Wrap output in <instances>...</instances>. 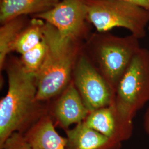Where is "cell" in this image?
Listing matches in <instances>:
<instances>
[{
	"label": "cell",
	"instance_id": "15",
	"mask_svg": "<svg viewBox=\"0 0 149 149\" xmlns=\"http://www.w3.org/2000/svg\"><path fill=\"white\" fill-rule=\"evenodd\" d=\"M47 53V44L43 39L36 47L21 55L20 61L27 72L36 74L42 67Z\"/></svg>",
	"mask_w": 149,
	"mask_h": 149
},
{
	"label": "cell",
	"instance_id": "17",
	"mask_svg": "<svg viewBox=\"0 0 149 149\" xmlns=\"http://www.w3.org/2000/svg\"><path fill=\"white\" fill-rule=\"evenodd\" d=\"M128 3L142 7L149 11V0H122Z\"/></svg>",
	"mask_w": 149,
	"mask_h": 149
},
{
	"label": "cell",
	"instance_id": "11",
	"mask_svg": "<svg viewBox=\"0 0 149 149\" xmlns=\"http://www.w3.org/2000/svg\"><path fill=\"white\" fill-rule=\"evenodd\" d=\"M23 135L33 149H66V137L59 135L48 114L43 116Z\"/></svg>",
	"mask_w": 149,
	"mask_h": 149
},
{
	"label": "cell",
	"instance_id": "18",
	"mask_svg": "<svg viewBox=\"0 0 149 149\" xmlns=\"http://www.w3.org/2000/svg\"><path fill=\"white\" fill-rule=\"evenodd\" d=\"M144 128L149 135V107L147 109L144 116Z\"/></svg>",
	"mask_w": 149,
	"mask_h": 149
},
{
	"label": "cell",
	"instance_id": "12",
	"mask_svg": "<svg viewBox=\"0 0 149 149\" xmlns=\"http://www.w3.org/2000/svg\"><path fill=\"white\" fill-rule=\"evenodd\" d=\"M60 0H1L0 22L4 24L23 15H34L48 11Z\"/></svg>",
	"mask_w": 149,
	"mask_h": 149
},
{
	"label": "cell",
	"instance_id": "16",
	"mask_svg": "<svg viewBox=\"0 0 149 149\" xmlns=\"http://www.w3.org/2000/svg\"><path fill=\"white\" fill-rule=\"evenodd\" d=\"M0 149H33L22 134L15 133L7 139Z\"/></svg>",
	"mask_w": 149,
	"mask_h": 149
},
{
	"label": "cell",
	"instance_id": "5",
	"mask_svg": "<svg viewBox=\"0 0 149 149\" xmlns=\"http://www.w3.org/2000/svg\"><path fill=\"white\" fill-rule=\"evenodd\" d=\"M149 101V49L141 48L120 80L114 102L134 118Z\"/></svg>",
	"mask_w": 149,
	"mask_h": 149
},
{
	"label": "cell",
	"instance_id": "1",
	"mask_svg": "<svg viewBox=\"0 0 149 149\" xmlns=\"http://www.w3.org/2000/svg\"><path fill=\"white\" fill-rule=\"evenodd\" d=\"M3 70L8 90L0 101V148L12 134H23L48 114V102L37 99L36 74L27 72L19 58L8 56Z\"/></svg>",
	"mask_w": 149,
	"mask_h": 149
},
{
	"label": "cell",
	"instance_id": "3",
	"mask_svg": "<svg viewBox=\"0 0 149 149\" xmlns=\"http://www.w3.org/2000/svg\"><path fill=\"white\" fill-rule=\"evenodd\" d=\"M139 39L132 34L119 37L108 32L99 33L83 47L85 54L113 91L141 49Z\"/></svg>",
	"mask_w": 149,
	"mask_h": 149
},
{
	"label": "cell",
	"instance_id": "2",
	"mask_svg": "<svg viewBox=\"0 0 149 149\" xmlns=\"http://www.w3.org/2000/svg\"><path fill=\"white\" fill-rule=\"evenodd\" d=\"M43 39L47 44L45 59L36 74L37 99L48 102L59 95L72 80L75 65L83 50L81 40L62 36L45 22Z\"/></svg>",
	"mask_w": 149,
	"mask_h": 149
},
{
	"label": "cell",
	"instance_id": "4",
	"mask_svg": "<svg viewBox=\"0 0 149 149\" xmlns=\"http://www.w3.org/2000/svg\"><path fill=\"white\" fill-rule=\"evenodd\" d=\"M86 3L87 21L98 33L121 27L139 39L146 36L149 11L122 0H86Z\"/></svg>",
	"mask_w": 149,
	"mask_h": 149
},
{
	"label": "cell",
	"instance_id": "6",
	"mask_svg": "<svg viewBox=\"0 0 149 149\" xmlns=\"http://www.w3.org/2000/svg\"><path fill=\"white\" fill-rule=\"evenodd\" d=\"M72 82L90 112L107 106L114 100V93L83 50L75 65Z\"/></svg>",
	"mask_w": 149,
	"mask_h": 149
},
{
	"label": "cell",
	"instance_id": "7",
	"mask_svg": "<svg viewBox=\"0 0 149 149\" xmlns=\"http://www.w3.org/2000/svg\"><path fill=\"white\" fill-rule=\"evenodd\" d=\"M87 16L86 0H60L52 9L34 17L51 24L63 36L81 40Z\"/></svg>",
	"mask_w": 149,
	"mask_h": 149
},
{
	"label": "cell",
	"instance_id": "14",
	"mask_svg": "<svg viewBox=\"0 0 149 149\" xmlns=\"http://www.w3.org/2000/svg\"><path fill=\"white\" fill-rule=\"evenodd\" d=\"M44 24L43 20L34 18L19 34L15 44L13 52L22 55L40 43L43 40Z\"/></svg>",
	"mask_w": 149,
	"mask_h": 149
},
{
	"label": "cell",
	"instance_id": "13",
	"mask_svg": "<svg viewBox=\"0 0 149 149\" xmlns=\"http://www.w3.org/2000/svg\"><path fill=\"white\" fill-rule=\"evenodd\" d=\"M21 17L2 24L0 28V69L3 70L6 60L11 52L19 34L25 28Z\"/></svg>",
	"mask_w": 149,
	"mask_h": 149
},
{
	"label": "cell",
	"instance_id": "10",
	"mask_svg": "<svg viewBox=\"0 0 149 149\" xmlns=\"http://www.w3.org/2000/svg\"><path fill=\"white\" fill-rule=\"evenodd\" d=\"M66 149H120L122 143L116 141L87 126L84 122L65 130Z\"/></svg>",
	"mask_w": 149,
	"mask_h": 149
},
{
	"label": "cell",
	"instance_id": "8",
	"mask_svg": "<svg viewBox=\"0 0 149 149\" xmlns=\"http://www.w3.org/2000/svg\"><path fill=\"white\" fill-rule=\"evenodd\" d=\"M84 122L89 127L121 143L133 134V118L123 112L114 101L90 112Z\"/></svg>",
	"mask_w": 149,
	"mask_h": 149
},
{
	"label": "cell",
	"instance_id": "9",
	"mask_svg": "<svg viewBox=\"0 0 149 149\" xmlns=\"http://www.w3.org/2000/svg\"><path fill=\"white\" fill-rule=\"evenodd\" d=\"M48 114L55 127L64 131L72 124L84 122L90 113L72 81L51 100L48 101Z\"/></svg>",
	"mask_w": 149,
	"mask_h": 149
}]
</instances>
